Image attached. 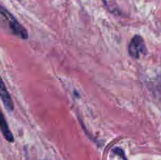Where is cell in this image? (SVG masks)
I'll return each instance as SVG.
<instances>
[{
	"mask_svg": "<svg viewBox=\"0 0 161 160\" xmlns=\"http://www.w3.org/2000/svg\"><path fill=\"white\" fill-rule=\"evenodd\" d=\"M0 15L3 16L8 23L12 33L21 39H28V32L26 28L16 19V17L8 9L0 5Z\"/></svg>",
	"mask_w": 161,
	"mask_h": 160,
	"instance_id": "cell-1",
	"label": "cell"
},
{
	"mask_svg": "<svg viewBox=\"0 0 161 160\" xmlns=\"http://www.w3.org/2000/svg\"><path fill=\"white\" fill-rule=\"evenodd\" d=\"M104 1H105V0H104Z\"/></svg>",
	"mask_w": 161,
	"mask_h": 160,
	"instance_id": "cell-6",
	"label": "cell"
},
{
	"mask_svg": "<svg viewBox=\"0 0 161 160\" xmlns=\"http://www.w3.org/2000/svg\"><path fill=\"white\" fill-rule=\"evenodd\" d=\"M113 152L116 155H119L123 160H127V157H126L125 154H124V152L123 151L122 148L120 147H115V148L113 149Z\"/></svg>",
	"mask_w": 161,
	"mask_h": 160,
	"instance_id": "cell-5",
	"label": "cell"
},
{
	"mask_svg": "<svg viewBox=\"0 0 161 160\" xmlns=\"http://www.w3.org/2000/svg\"><path fill=\"white\" fill-rule=\"evenodd\" d=\"M0 130H1L2 133H3V136L5 139L9 143H13L14 141V136L13 135L12 132H11L10 129H9V125L7 123L6 118H5L4 114L2 111L1 108H0Z\"/></svg>",
	"mask_w": 161,
	"mask_h": 160,
	"instance_id": "cell-4",
	"label": "cell"
},
{
	"mask_svg": "<svg viewBox=\"0 0 161 160\" xmlns=\"http://www.w3.org/2000/svg\"><path fill=\"white\" fill-rule=\"evenodd\" d=\"M128 53L134 59H138L141 55H146L147 53L146 43L141 35H135L130 39L128 45Z\"/></svg>",
	"mask_w": 161,
	"mask_h": 160,
	"instance_id": "cell-2",
	"label": "cell"
},
{
	"mask_svg": "<svg viewBox=\"0 0 161 160\" xmlns=\"http://www.w3.org/2000/svg\"><path fill=\"white\" fill-rule=\"evenodd\" d=\"M0 98H1L3 104H4L5 108L8 111L11 112V111H14V105L12 97H11L10 94H9V91H8L7 88H6L1 76H0Z\"/></svg>",
	"mask_w": 161,
	"mask_h": 160,
	"instance_id": "cell-3",
	"label": "cell"
}]
</instances>
